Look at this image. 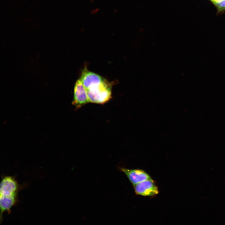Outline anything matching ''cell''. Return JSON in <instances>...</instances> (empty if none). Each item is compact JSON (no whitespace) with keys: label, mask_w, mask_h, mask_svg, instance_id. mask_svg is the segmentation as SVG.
<instances>
[{"label":"cell","mask_w":225,"mask_h":225,"mask_svg":"<svg viewBox=\"0 0 225 225\" xmlns=\"http://www.w3.org/2000/svg\"><path fill=\"white\" fill-rule=\"evenodd\" d=\"M89 102L103 104L111 98L112 84L105 79L99 84L86 89Z\"/></svg>","instance_id":"6da1fadb"},{"label":"cell","mask_w":225,"mask_h":225,"mask_svg":"<svg viewBox=\"0 0 225 225\" xmlns=\"http://www.w3.org/2000/svg\"><path fill=\"white\" fill-rule=\"evenodd\" d=\"M19 185L15 178L6 176L0 182V195L17 196Z\"/></svg>","instance_id":"7a4b0ae2"},{"label":"cell","mask_w":225,"mask_h":225,"mask_svg":"<svg viewBox=\"0 0 225 225\" xmlns=\"http://www.w3.org/2000/svg\"><path fill=\"white\" fill-rule=\"evenodd\" d=\"M89 102L87 90L80 79L76 82L74 88L72 104L76 108H79Z\"/></svg>","instance_id":"3957f363"},{"label":"cell","mask_w":225,"mask_h":225,"mask_svg":"<svg viewBox=\"0 0 225 225\" xmlns=\"http://www.w3.org/2000/svg\"><path fill=\"white\" fill-rule=\"evenodd\" d=\"M136 194L144 196H152L158 193L157 186L152 180H148L133 185Z\"/></svg>","instance_id":"277c9868"},{"label":"cell","mask_w":225,"mask_h":225,"mask_svg":"<svg viewBox=\"0 0 225 225\" xmlns=\"http://www.w3.org/2000/svg\"><path fill=\"white\" fill-rule=\"evenodd\" d=\"M80 79L86 89L99 84L105 79L99 75L89 71L86 67L82 70Z\"/></svg>","instance_id":"5b68a950"},{"label":"cell","mask_w":225,"mask_h":225,"mask_svg":"<svg viewBox=\"0 0 225 225\" xmlns=\"http://www.w3.org/2000/svg\"><path fill=\"white\" fill-rule=\"evenodd\" d=\"M120 170L126 175L133 185L146 180L152 179L150 176L142 170L122 168H120Z\"/></svg>","instance_id":"8992f818"},{"label":"cell","mask_w":225,"mask_h":225,"mask_svg":"<svg viewBox=\"0 0 225 225\" xmlns=\"http://www.w3.org/2000/svg\"><path fill=\"white\" fill-rule=\"evenodd\" d=\"M17 196H6L0 195V220L5 212H10L17 202Z\"/></svg>","instance_id":"52a82bcc"},{"label":"cell","mask_w":225,"mask_h":225,"mask_svg":"<svg viewBox=\"0 0 225 225\" xmlns=\"http://www.w3.org/2000/svg\"><path fill=\"white\" fill-rule=\"evenodd\" d=\"M214 5H218L225 2V0H210Z\"/></svg>","instance_id":"ba28073f"}]
</instances>
